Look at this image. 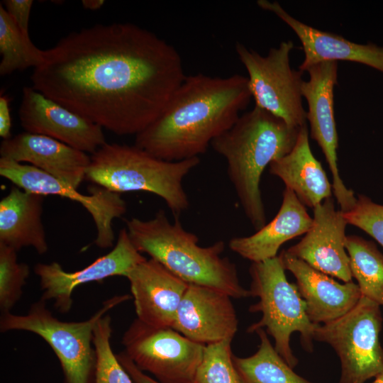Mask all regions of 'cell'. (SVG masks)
Segmentation results:
<instances>
[{
	"label": "cell",
	"mask_w": 383,
	"mask_h": 383,
	"mask_svg": "<svg viewBox=\"0 0 383 383\" xmlns=\"http://www.w3.org/2000/svg\"><path fill=\"white\" fill-rule=\"evenodd\" d=\"M104 4V0H83L82 1L83 7L91 11L99 10Z\"/></svg>",
	"instance_id": "cell-34"
},
{
	"label": "cell",
	"mask_w": 383,
	"mask_h": 383,
	"mask_svg": "<svg viewBox=\"0 0 383 383\" xmlns=\"http://www.w3.org/2000/svg\"><path fill=\"white\" fill-rule=\"evenodd\" d=\"M343 214L348 224L362 230L383 247V205L359 194L354 206Z\"/></svg>",
	"instance_id": "cell-30"
},
{
	"label": "cell",
	"mask_w": 383,
	"mask_h": 383,
	"mask_svg": "<svg viewBox=\"0 0 383 383\" xmlns=\"http://www.w3.org/2000/svg\"><path fill=\"white\" fill-rule=\"evenodd\" d=\"M249 273L251 277L250 296L259 298L256 304L250 306L249 311L261 312L262 316L259 321L248 328L247 332L253 333L266 328L267 332L274 340L276 351L294 368L298 360L290 346L292 334L299 332L304 349L312 352L316 324L309 320L305 302L296 284L287 280L279 255L252 262Z\"/></svg>",
	"instance_id": "cell-6"
},
{
	"label": "cell",
	"mask_w": 383,
	"mask_h": 383,
	"mask_svg": "<svg viewBox=\"0 0 383 383\" xmlns=\"http://www.w3.org/2000/svg\"><path fill=\"white\" fill-rule=\"evenodd\" d=\"M279 257L285 270L291 272L296 278L306 314L313 324H324L340 318L362 297L358 285L353 281L340 284L286 250Z\"/></svg>",
	"instance_id": "cell-19"
},
{
	"label": "cell",
	"mask_w": 383,
	"mask_h": 383,
	"mask_svg": "<svg viewBox=\"0 0 383 383\" xmlns=\"http://www.w3.org/2000/svg\"><path fill=\"white\" fill-rule=\"evenodd\" d=\"M145 260L133 244L126 228H123L113 249L82 270L67 272L57 262L35 265L34 272L40 279L43 290L40 299L53 301L59 312L67 313L72 308V294L77 287L113 276L126 277L131 270Z\"/></svg>",
	"instance_id": "cell-13"
},
{
	"label": "cell",
	"mask_w": 383,
	"mask_h": 383,
	"mask_svg": "<svg viewBox=\"0 0 383 383\" xmlns=\"http://www.w3.org/2000/svg\"><path fill=\"white\" fill-rule=\"evenodd\" d=\"M117 357L123 367L131 377L134 383H160L141 371L129 358L124 351L117 355Z\"/></svg>",
	"instance_id": "cell-32"
},
{
	"label": "cell",
	"mask_w": 383,
	"mask_h": 383,
	"mask_svg": "<svg viewBox=\"0 0 383 383\" xmlns=\"http://www.w3.org/2000/svg\"><path fill=\"white\" fill-rule=\"evenodd\" d=\"M313 210L311 228L298 243L286 250L323 273L343 282L353 281L345 249L348 223L343 212L335 209L333 196Z\"/></svg>",
	"instance_id": "cell-15"
},
{
	"label": "cell",
	"mask_w": 383,
	"mask_h": 383,
	"mask_svg": "<svg viewBox=\"0 0 383 383\" xmlns=\"http://www.w3.org/2000/svg\"><path fill=\"white\" fill-rule=\"evenodd\" d=\"M17 251L0 243V309L2 312L11 309L23 294V287L30 274L27 264L18 262Z\"/></svg>",
	"instance_id": "cell-29"
},
{
	"label": "cell",
	"mask_w": 383,
	"mask_h": 383,
	"mask_svg": "<svg viewBox=\"0 0 383 383\" xmlns=\"http://www.w3.org/2000/svg\"><path fill=\"white\" fill-rule=\"evenodd\" d=\"M372 383H383V374L375 377L374 380Z\"/></svg>",
	"instance_id": "cell-35"
},
{
	"label": "cell",
	"mask_w": 383,
	"mask_h": 383,
	"mask_svg": "<svg viewBox=\"0 0 383 383\" xmlns=\"http://www.w3.org/2000/svg\"><path fill=\"white\" fill-rule=\"evenodd\" d=\"M11 118L9 99L7 96H0V136L3 140L11 138Z\"/></svg>",
	"instance_id": "cell-33"
},
{
	"label": "cell",
	"mask_w": 383,
	"mask_h": 383,
	"mask_svg": "<svg viewBox=\"0 0 383 383\" xmlns=\"http://www.w3.org/2000/svg\"><path fill=\"white\" fill-rule=\"evenodd\" d=\"M251 98L247 77L186 76L157 118L135 135L134 145L170 162L199 157L233 126Z\"/></svg>",
	"instance_id": "cell-2"
},
{
	"label": "cell",
	"mask_w": 383,
	"mask_h": 383,
	"mask_svg": "<svg viewBox=\"0 0 383 383\" xmlns=\"http://www.w3.org/2000/svg\"><path fill=\"white\" fill-rule=\"evenodd\" d=\"M20 30L28 34V23L33 0H5L1 3Z\"/></svg>",
	"instance_id": "cell-31"
},
{
	"label": "cell",
	"mask_w": 383,
	"mask_h": 383,
	"mask_svg": "<svg viewBox=\"0 0 383 383\" xmlns=\"http://www.w3.org/2000/svg\"><path fill=\"white\" fill-rule=\"evenodd\" d=\"M126 223L129 238L140 252L147 253L187 283L213 288L232 298L250 296L240 283L235 265L221 255L223 241L199 245L197 235L184 229L179 217L170 222L163 209L151 219L133 217Z\"/></svg>",
	"instance_id": "cell-4"
},
{
	"label": "cell",
	"mask_w": 383,
	"mask_h": 383,
	"mask_svg": "<svg viewBox=\"0 0 383 383\" xmlns=\"http://www.w3.org/2000/svg\"><path fill=\"white\" fill-rule=\"evenodd\" d=\"M309 79L304 81L301 94L308 104L306 121L310 135L321 149L333 178V192L340 211L350 210L356 197L344 184L338 171V137L334 113V87L338 83V62H318L306 70Z\"/></svg>",
	"instance_id": "cell-12"
},
{
	"label": "cell",
	"mask_w": 383,
	"mask_h": 383,
	"mask_svg": "<svg viewBox=\"0 0 383 383\" xmlns=\"http://www.w3.org/2000/svg\"><path fill=\"white\" fill-rule=\"evenodd\" d=\"M307 124L300 128L296 143L286 155L272 162L270 173L282 180L299 201L313 209L332 196L330 183L321 162L310 148Z\"/></svg>",
	"instance_id": "cell-22"
},
{
	"label": "cell",
	"mask_w": 383,
	"mask_h": 383,
	"mask_svg": "<svg viewBox=\"0 0 383 383\" xmlns=\"http://www.w3.org/2000/svg\"><path fill=\"white\" fill-rule=\"evenodd\" d=\"M345 249L362 296L383 306V254L373 242L354 235H347Z\"/></svg>",
	"instance_id": "cell-25"
},
{
	"label": "cell",
	"mask_w": 383,
	"mask_h": 383,
	"mask_svg": "<svg viewBox=\"0 0 383 383\" xmlns=\"http://www.w3.org/2000/svg\"><path fill=\"white\" fill-rule=\"evenodd\" d=\"M232 339L206 345L193 383H241L233 360Z\"/></svg>",
	"instance_id": "cell-28"
},
{
	"label": "cell",
	"mask_w": 383,
	"mask_h": 383,
	"mask_svg": "<svg viewBox=\"0 0 383 383\" xmlns=\"http://www.w3.org/2000/svg\"><path fill=\"white\" fill-rule=\"evenodd\" d=\"M43 196L13 186L0 201V243L16 251L32 247L39 255L48 250L42 221Z\"/></svg>",
	"instance_id": "cell-23"
},
{
	"label": "cell",
	"mask_w": 383,
	"mask_h": 383,
	"mask_svg": "<svg viewBox=\"0 0 383 383\" xmlns=\"http://www.w3.org/2000/svg\"><path fill=\"white\" fill-rule=\"evenodd\" d=\"M171 44L130 23L74 31L45 50L32 87L118 135H138L160 115L185 78Z\"/></svg>",
	"instance_id": "cell-1"
},
{
	"label": "cell",
	"mask_w": 383,
	"mask_h": 383,
	"mask_svg": "<svg viewBox=\"0 0 383 383\" xmlns=\"http://www.w3.org/2000/svg\"><path fill=\"white\" fill-rule=\"evenodd\" d=\"M1 157L28 165L77 188L85 179L91 156L48 136L28 132L3 140Z\"/></svg>",
	"instance_id": "cell-20"
},
{
	"label": "cell",
	"mask_w": 383,
	"mask_h": 383,
	"mask_svg": "<svg viewBox=\"0 0 383 383\" xmlns=\"http://www.w3.org/2000/svg\"><path fill=\"white\" fill-rule=\"evenodd\" d=\"M382 321L380 306L362 296L343 316L316 324L314 340L329 344L340 360L339 383H365L383 374V348L379 340Z\"/></svg>",
	"instance_id": "cell-8"
},
{
	"label": "cell",
	"mask_w": 383,
	"mask_h": 383,
	"mask_svg": "<svg viewBox=\"0 0 383 383\" xmlns=\"http://www.w3.org/2000/svg\"><path fill=\"white\" fill-rule=\"evenodd\" d=\"M292 40L271 48L265 56L235 43V51L247 70L249 87L255 106L283 119L288 125L300 128L306 123L301 87L303 72L291 67Z\"/></svg>",
	"instance_id": "cell-9"
},
{
	"label": "cell",
	"mask_w": 383,
	"mask_h": 383,
	"mask_svg": "<svg viewBox=\"0 0 383 383\" xmlns=\"http://www.w3.org/2000/svg\"><path fill=\"white\" fill-rule=\"evenodd\" d=\"M300 128L292 127L255 106L211 143L226 160L229 179L245 216L256 231L266 224L260 188L262 174L272 162L292 150Z\"/></svg>",
	"instance_id": "cell-3"
},
{
	"label": "cell",
	"mask_w": 383,
	"mask_h": 383,
	"mask_svg": "<svg viewBox=\"0 0 383 383\" xmlns=\"http://www.w3.org/2000/svg\"><path fill=\"white\" fill-rule=\"evenodd\" d=\"M231 298L222 291L189 284L172 328L203 345L233 340L238 319Z\"/></svg>",
	"instance_id": "cell-16"
},
{
	"label": "cell",
	"mask_w": 383,
	"mask_h": 383,
	"mask_svg": "<svg viewBox=\"0 0 383 383\" xmlns=\"http://www.w3.org/2000/svg\"><path fill=\"white\" fill-rule=\"evenodd\" d=\"M0 175L15 186L43 196L54 195L79 203L91 215L96 228L95 245L101 249L111 248L115 239L113 221L127 210L120 194L93 184L89 195L34 166L0 157Z\"/></svg>",
	"instance_id": "cell-11"
},
{
	"label": "cell",
	"mask_w": 383,
	"mask_h": 383,
	"mask_svg": "<svg viewBox=\"0 0 383 383\" xmlns=\"http://www.w3.org/2000/svg\"><path fill=\"white\" fill-rule=\"evenodd\" d=\"M257 4L275 14L296 35L304 53L299 66L303 72L318 62L340 60L361 63L383 74V47L372 43L359 44L310 26L291 16L277 1L258 0Z\"/></svg>",
	"instance_id": "cell-17"
},
{
	"label": "cell",
	"mask_w": 383,
	"mask_h": 383,
	"mask_svg": "<svg viewBox=\"0 0 383 383\" xmlns=\"http://www.w3.org/2000/svg\"><path fill=\"white\" fill-rule=\"evenodd\" d=\"M255 332L260 340L257 352L247 357L233 355L241 383H310L293 371L262 328Z\"/></svg>",
	"instance_id": "cell-24"
},
{
	"label": "cell",
	"mask_w": 383,
	"mask_h": 383,
	"mask_svg": "<svg viewBox=\"0 0 383 383\" xmlns=\"http://www.w3.org/2000/svg\"><path fill=\"white\" fill-rule=\"evenodd\" d=\"M199 162V157L166 161L135 145L106 143L91 154L85 179L118 194H154L179 217L189 206L183 179Z\"/></svg>",
	"instance_id": "cell-5"
},
{
	"label": "cell",
	"mask_w": 383,
	"mask_h": 383,
	"mask_svg": "<svg viewBox=\"0 0 383 383\" xmlns=\"http://www.w3.org/2000/svg\"><path fill=\"white\" fill-rule=\"evenodd\" d=\"M128 294L117 295L104 301L89 319L62 321L46 308L40 299L25 315L2 313L1 332L24 331L41 337L52 349L61 365L64 383H94L96 353L93 343L97 322L108 311L131 299Z\"/></svg>",
	"instance_id": "cell-7"
},
{
	"label": "cell",
	"mask_w": 383,
	"mask_h": 383,
	"mask_svg": "<svg viewBox=\"0 0 383 383\" xmlns=\"http://www.w3.org/2000/svg\"><path fill=\"white\" fill-rule=\"evenodd\" d=\"M18 117L26 132L50 137L86 153L93 154L106 143L101 127L32 86L23 89Z\"/></svg>",
	"instance_id": "cell-14"
},
{
	"label": "cell",
	"mask_w": 383,
	"mask_h": 383,
	"mask_svg": "<svg viewBox=\"0 0 383 383\" xmlns=\"http://www.w3.org/2000/svg\"><path fill=\"white\" fill-rule=\"evenodd\" d=\"M125 353L160 383H193L206 345L170 327H155L136 318L122 337Z\"/></svg>",
	"instance_id": "cell-10"
},
{
	"label": "cell",
	"mask_w": 383,
	"mask_h": 383,
	"mask_svg": "<svg viewBox=\"0 0 383 383\" xmlns=\"http://www.w3.org/2000/svg\"><path fill=\"white\" fill-rule=\"evenodd\" d=\"M111 334V318L106 314L97 322L94 331L96 353L94 383H134L112 350Z\"/></svg>",
	"instance_id": "cell-27"
},
{
	"label": "cell",
	"mask_w": 383,
	"mask_h": 383,
	"mask_svg": "<svg viewBox=\"0 0 383 383\" xmlns=\"http://www.w3.org/2000/svg\"><path fill=\"white\" fill-rule=\"evenodd\" d=\"M0 74L40 65L45 50L38 48L24 34L0 4Z\"/></svg>",
	"instance_id": "cell-26"
},
{
	"label": "cell",
	"mask_w": 383,
	"mask_h": 383,
	"mask_svg": "<svg viewBox=\"0 0 383 383\" xmlns=\"http://www.w3.org/2000/svg\"><path fill=\"white\" fill-rule=\"evenodd\" d=\"M313 222L305 206L294 192L286 188L279 210L275 217L249 236L235 237L228 246L234 252L252 262L274 257L287 241L305 234Z\"/></svg>",
	"instance_id": "cell-21"
},
{
	"label": "cell",
	"mask_w": 383,
	"mask_h": 383,
	"mask_svg": "<svg viewBox=\"0 0 383 383\" xmlns=\"http://www.w3.org/2000/svg\"><path fill=\"white\" fill-rule=\"evenodd\" d=\"M130 282L138 319L155 327H170L189 284L150 258L126 277Z\"/></svg>",
	"instance_id": "cell-18"
}]
</instances>
